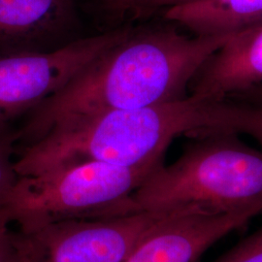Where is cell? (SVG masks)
<instances>
[{
    "mask_svg": "<svg viewBox=\"0 0 262 262\" xmlns=\"http://www.w3.org/2000/svg\"><path fill=\"white\" fill-rule=\"evenodd\" d=\"M234 33L187 36L168 27L131 28L123 40L25 116L18 128L17 150L75 118L187 98L199 69Z\"/></svg>",
    "mask_w": 262,
    "mask_h": 262,
    "instance_id": "6da1fadb",
    "label": "cell"
},
{
    "mask_svg": "<svg viewBox=\"0 0 262 262\" xmlns=\"http://www.w3.org/2000/svg\"><path fill=\"white\" fill-rule=\"evenodd\" d=\"M216 101L189 94L179 101L58 123L36 143L16 151L15 170L26 177L85 161L136 167L163 160L176 137L212 130Z\"/></svg>",
    "mask_w": 262,
    "mask_h": 262,
    "instance_id": "7a4b0ae2",
    "label": "cell"
},
{
    "mask_svg": "<svg viewBox=\"0 0 262 262\" xmlns=\"http://www.w3.org/2000/svg\"><path fill=\"white\" fill-rule=\"evenodd\" d=\"M193 136L175 162L161 165L133 193L141 211L220 215L262 204V150L233 132Z\"/></svg>",
    "mask_w": 262,
    "mask_h": 262,
    "instance_id": "3957f363",
    "label": "cell"
},
{
    "mask_svg": "<svg viewBox=\"0 0 262 262\" xmlns=\"http://www.w3.org/2000/svg\"><path fill=\"white\" fill-rule=\"evenodd\" d=\"M161 165L163 160L136 167L85 161L19 177L4 208L24 233L60 222L136 214L142 211L133 193Z\"/></svg>",
    "mask_w": 262,
    "mask_h": 262,
    "instance_id": "277c9868",
    "label": "cell"
},
{
    "mask_svg": "<svg viewBox=\"0 0 262 262\" xmlns=\"http://www.w3.org/2000/svg\"><path fill=\"white\" fill-rule=\"evenodd\" d=\"M130 29L120 27L84 36L51 53L0 55V122L27 116Z\"/></svg>",
    "mask_w": 262,
    "mask_h": 262,
    "instance_id": "5b68a950",
    "label": "cell"
},
{
    "mask_svg": "<svg viewBox=\"0 0 262 262\" xmlns=\"http://www.w3.org/2000/svg\"><path fill=\"white\" fill-rule=\"evenodd\" d=\"M174 212L142 211L107 220L46 225L25 233L30 262L123 261L155 225Z\"/></svg>",
    "mask_w": 262,
    "mask_h": 262,
    "instance_id": "8992f818",
    "label": "cell"
},
{
    "mask_svg": "<svg viewBox=\"0 0 262 262\" xmlns=\"http://www.w3.org/2000/svg\"><path fill=\"white\" fill-rule=\"evenodd\" d=\"M260 213L262 204L220 215L176 211L155 225L122 262H198L212 245Z\"/></svg>",
    "mask_w": 262,
    "mask_h": 262,
    "instance_id": "52a82bcc",
    "label": "cell"
},
{
    "mask_svg": "<svg viewBox=\"0 0 262 262\" xmlns=\"http://www.w3.org/2000/svg\"><path fill=\"white\" fill-rule=\"evenodd\" d=\"M81 33L78 0H0V55L55 52Z\"/></svg>",
    "mask_w": 262,
    "mask_h": 262,
    "instance_id": "ba28073f",
    "label": "cell"
},
{
    "mask_svg": "<svg viewBox=\"0 0 262 262\" xmlns=\"http://www.w3.org/2000/svg\"><path fill=\"white\" fill-rule=\"evenodd\" d=\"M262 84V23L236 31L192 79L190 94L224 100Z\"/></svg>",
    "mask_w": 262,
    "mask_h": 262,
    "instance_id": "9c48e42d",
    "label": "cell"
},
{
    "mask_svg": "<svg viewBox=\"0 0 262 262\" xmlns=\"http://www.w3.org/2000/svg\"><path fill=\"white\" fill-rule=\"evenodd\" d=\"M194 35L231 33L262 23V0H199L162 12Z\"/></svg>",
    "mask_w": 262,
    "mask_h": 262,
    "instance_id": "30bf717a",
    "label": "cell"
},
{
    "mask_svg": "<svg viewBox=\"0 0 262 262\" xmlns=\"http://www.w3.org/2000/svg\"><path fill=\"white\" fill-rule=\"evenodd\" d=\"M215 131L244 133L262 146V107L226 99L216 106Z\"/></svg>",
    "mask_w": 262,
    "mask_h": 262,
    "instance_id": "8fae6325",
    "label": "cell"
},
{
    "mask_svg": "<svg viewBox=\"0 0 262 262\" xmlns=\"http://www.w3.org/2000/svg\"><path fill=\"white\" fill-rule=\"evenodd\" d=\"M18 128L12 123L0 122V209L8 202L19 176L15 170Z\"/></svg>",
    "mask_w": 262,
    "mask_h": 262,
    "instance_id": "7c38bea8",
    "label": "cell"
},
{
    "mask_svg": "<svg viewBox=\"0 0 262 262\" xmlns=\"http://www.w3.org/2000/svg\"><path fill=\"white\" fill-rule=\"evenodd\" d=\"M9 215L0 209V262H30L27 235L10 228Z\"/></svg>",
    "mask_w": 262,
    "mask_h": 262,
    "instance_id": "4fadbf2b",
    "label": "cell"
},
{
    "mask_svg": "<svg viewBox=\"0 0 262 262\" xmlns=\"http://www.w3.org/2000/svg\"><path fill=\"white\" fill-rule=\"evenodd\" d=\"M213 262H262V226Z\"/></svg>",
    "mask_w": 262,
    "mask_h": 262,
    "instance_id": "5bb4252c",
    "label": "cell"
},
{
    "mask_svg": "<svg viewBox=\"0 0 262 262\" xmlns=\"http://www.w3.org/2000/svg\"><path fill=\"white\" fill-rule=\"evenodd\" d=\"M199 0H135L130 15L135 19H146L174 6Z\"/></svg>",
    "mask_w": 262,
    "mask_h": 262,
    "instance_id": "9a60e30c",
    "label": "cell"
},
{
    "mask_svg": "<svg viewBox=\"0 0 262 262\" xmlns=\"http://www.w3.org/2000/svg\"><path fill=\"white\" fill-rule=\"evenodd\" d=\"M135 0H97V7L105 17L112 23L122 21L130 15Z\"/></svg>",
    "mask_w": 262,
    "mask_h": 262,
    "instance_id": "2e32d148",
    "label": "cell"
},
{
    "mask_svg": "<svg viewBox=\"0 0 262 262\" xmlns=\"http://www.w3.org/2000/svg\"><path fill=\"white\" fill-rule=\"evenodd\" d=\"M237 100V102L251 104L262 107V84L253 85L240 94L230 96Z\"/></svg>",
    "mask_w": 262,
    "mask_h": 262,
    "instance_id": "e0dca14e",
    "label": "cell"
}]
</instances>
